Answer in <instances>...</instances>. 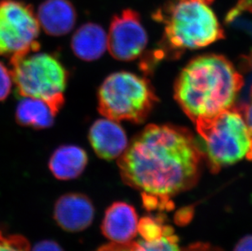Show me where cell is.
<instances>
[{
	"instance_id": "obj_1",
	"label": "cell",
	"mask_w": 252,
	"mask_h": 251,
	"mask_svg": "<svg viewBox=\"0 0 252 251\" xmlns=\"http://www.w3.org/2000/svg\"><path fill=\"white\" fill-rule=\"evenodd\" d=\"M202 154L187 129L150 125L119 157L122 178L146 196L167 198L197 182Z\"/></svg>"
},
{
	"instance_id": "obj_2",
	"label": "cell",
	"mask_w": 252,
	"mask_h": 251,
	"mask_svg": "<svg viewBox=\"0 0 252 251\" xmlns=\"http://www.w3.org/2000/svg\"><path fill=\"white\" fill-rule=\"evenodd\" d=\"M243 86L233 64L220 55L209 54L191 61L175 85V98L195 124L233 108Z\"/></svg>"
},
{
	"instance_id": "obj_3",
	"label": "cell",
	"mask_w": 252,
	"mask_h": 251,
	"mask_svg": "<svg viewBox=\"0 0 252 251\" xmlns=\"http://www.w3.org/2000/svg\"><path fill=\"white\" fill-rule=\"evenodd\" d=\"M214 0H177L155 15L165 24V40L173 50L205 48L224 38V31L211 7Z\"/></svg>"
},
{
	"instance_id": "obj_4",
	"label": "cell",
	"mask_w": 252,
	"mask_h": 251,
	"mask_svg": "<svg viewBox=\"0 0 252 251\" xmlns=\"http://www.w3.org/2000/svg\"><path fill=\"white\" fill-rule=\"evenodd\" d=\"M202 157L212 171L236 163L248 156L252 137L243 113L235 108L195 123Z\"/></svg>"
},
{
	"instance_id": "obj_5",
	"label": "cell",
	"mask_w": 252,
	"mask_h": 251,
	"mask_svg": "<svg viewBox=\"0 0 252 251\" xmlns=\"http://www.w3.org/2000/svg\"><path fill=\"white\" fill-rule=\"evenodd\" d=\"M38 51L10 59L13 83L20 96L47 102L57 114L64 103L68 72L56 56Z\"/></svg>"
},
{
	"instance_id": "obj_6",
	"label": "cell",
	"mask_w": 252,
	"mask_h": 251,
	"mask_svg": "<svg viewBox=\"0 0 252 251\" xmlns=\"http://www.w3.org/2000/svg\"><path fill=\"white\" fill-rule=\"evenodd\" d=\"M157 101L150 83L130 72H117L105 78L98 91V109L114 121L141 124Z\"/></svg>"
},
{
	"instance_id": "obj_7",
	"label": "cell",
	"mask_w": 252,
	"mask_h": 251,
	"mask_svg": "<svg viewBox=\"0 0 252 251\" xmlns=\"http://www.w3.org/2000/svg\"><path fill=\"white\" fill-rule=\"evenodd\" d=\"M40 26L33 7L19 0H0V57L9 59L39 50Z\"/></svg>"
},
{
	"instance_id": "obj_8",
	"label": "cell",
	"mask_w": 252,
	"mask_h": 251,
	"mask_svg": "<svg viewBox=\"0 0 252 251\" xmlns=\"http://www.w3.org/2000/svg\"><path fill=\"white\" fill-rule=\"evenodd\" d=\"M107 48L115 59L129 62L140 56L148 43V36L140 15L125 9L111 20L107 35Z\"/></svg>"
},
{
	"instance_id": "obj_9",
	"label": "cell",
	"mask_w": 252,
	"mask_h": 251,
	"mask_svg": "<svg viewBox=\"0 0 252 251\" xmlns=\"http://www.w3.org/2000/svg\"><path fill=\"white\" fill-rule=\"evenodd\" d=\"M89 141L95 154L106 160L119 157L128 146L123 127L107 118L99 119L91 126Z\"/></svg>"
},
{
	"instance_id": "obj_10",
	"label": "cell",
	"mask_w": 252,
	"mask_h": 251,
	"mask_svg": "<svg viewBox=\"0 0 252 251\" xmlns=\"http://www.w3.org/2000/svg\"><path fill=\"white\" fill-rule=\"evenodd\" d=\"M94 217V207L84 195L69 193L57 201L54 218L60 227L69 232H79L90 225Z\"/></svg>"
},
{
	"instance_id": "obj_11",
	"label": "cell",
	"mask_w": 252,
	"mask_h": 251,
	"mask_svg": "<svg viewBox=\"0 0 252 251\" xmlns=\"http://www.w3.org/2000/svg\"><path fill=\"white\" fill-rule=\"evenodd\" d=\"M138 219L132 206L125 202H116L105 212L102 232L114 243L127 244L138 231Z\"/></svg>"
},
{
	"instance_id": "obj_12",
	"label": "cell",
	"mask_w": 252,
	"mask_h": 251,
	"mask_svg": "<svg viewBox=\"0 0 252 251\" xmlns=\"http://www.w3.org/2000/svg\"><path fill=\"white\" fill-rule=\"evenodd\" d=\"M37 18L48 34L63 36L74 29L77 12L69 0H44L39 5Z\"/></svg>"
},
{
	"instance_id": "obj_13",
	"label": "cell",
	"mask_w": 252,
	"mask_h": 251,
	"mask_svg": "<svg viewBox=\"0 0 252 251\" xmlns=\"http://www.w3.org/2000/svg\"><path fill=\"white\" fill-rule=\"evenodd\" d=\"M107 42V34L101 26L86 23L72 37V51L79 59L92 62L99 59L105 53Z\"/></svg>"
},
{
	"instance_id": "obj_14",
	"label": "cell",
	"mask_w": 252,
	"mask_h": 251,
	"mask_svg": "<svg viewBox=\"0 0 252 251\" xmlns=\"http://www.w3.org/2000/svg\"><path fill=\"white\" fill-rule=\"evenodd\" d=\"M87 164L88 155L83 149L75 145H63L51 157L49 168L58 180H69L80 176Z\"/></svg>"
},
{
	"instance_id": "obj_15",
	"label": "cell",
	"mask_w": 252,
	"mask_h": 251,
	"mask_svg": "<svg viewBox=\"0 0 252 251\" xmlns=\"http://www.w3.org/2000/svg\"><path fill=\"white\" fill-rule=\"evenodd\" d=\"M53 108L43 100L23 97L16 110V119L20 125L34 129L50 127L57 115Z\"/></svg>"
},
{
	"instance_id": "obj_16",
	"label": "cell",
	"mask_w": 252,
	"mask_h": 251,
	"mask_svg": "<svg viewBox=\"0 0 252 251\" xmlns=\"http://www.w3.org/2000/svg\"><path fill=\"white\" fill-rule=\"evenodd\" d=\"M131 251H181L179 249L178 240L171 227L165 228L162 237L153 241H138L131 243Z\"/></svg>"
},
{
	"instance_id": "obj_17",
	"label": "cell",
	"mask_w": 252,
	"mask_h": 251,
	"mask_svg": "<svg viewBox=\"0 0 252 251\" xmlns=\"http://www.w3.org/2000/svg\"><path fill=\"white\" fill-rule=\"evenodd\" d=\"M166 226L155 219L145 217L138 223V232L145 241H153L162 237L164 233Z\"/></svg>"
},
{
	"instance_id": "obj_18",
	"label": "cell",
	"mask_w": 252,
	"mask_h": 251,
	"mask_svg": "<svg viewBox=\"0 0 252 251\" xmlns=\"http://www.w3.org/2000/svg\"><path fill=\"white\" fill-rule=\"evenodd\" d=\"M0 251H30V247L24 237L0 232Z\"/></svg>"
},
{
	"instance_id": "obj_19",
	"label": "cell",
	"mask_w": 252,
	"mask_h": 251,
	"mask_svg": "<svg viewBox=\"0 0 252 251\" xmlns=\"http://www.w3.org/2000/svg\"><path fill=\"white\" fill-rule=\"evenodd\" d=\"M13 84L12 72L0 62V101L8 96Z\"/></svg>"
},
{
	"instance_id": "obj_20",
	"label": "cell",
	"mask_w": 252,
	"mask_h": 251,
	"mask_svg": "<svg viewBox=\"0 0 252 251\" xmlns=\"http://www.w3.org/2000/svg\"><path fill=\"white\" fill-rule=\"evenodd\" d=\"M31 251H63L62 248L54 242L45 241L36 245Z\"/></svg>"
},
{
	"instance_id": "obj_21",
	"label": "cell",
	"mask_w": 252,
	"mask_h": 251,
	"mask_svg": "<svg viewBox=\"0 0 252 251\" xmlns=\"http://www.w3.org/2000/svg\"><path fill=\"white\" fill-rule=\"evenodd\" d=\"M242 113H243V116H244L246 123L248 124L252 137V90H251L249 101H248V104H246L243 112H242Z\"/></svg>"
},
{
	"instance_id": "obj_22",
	"label": "cell",
	"mask_w": 252,
	"mask_h": 251,
	"mask_svg": "<svg viewBox=\"0 0 252 251\" xmlns=\"http://www.w3.org/2000/svg\"><path fill=\"white\" fill-rule=\"evenodd\" d=\"M96 251H131V242L127 244L112 243L102 247Z\"/></svg>"
},
{
	"instance_id": "obj_23",
	"label": "cell",
	"mask_w": 252,
	"mask_h": 251,
	"mask_svg": "<svg viewBox=\"0 0 252 251\" xmlns=\"http://www.w3.org/2000/svg\"><path fill=\"white\" fill-rule=\"evenodd\" d=\"M234 251H252V236H248L241 240Z\"/></svg>"
},
{
	"instance_id": "obj_24",
	"label": "cell",
	"mask_w": 252,
	"mask_h": 251,
	"mask_svg": "<svg viewBox=\"0 0 252 251\" xmlns=\"http://www.w3.org/2000/svg\"><path fill=\"white\" fill-rule=\"evenodd\" d=\"M235 7L243 12H252V0H239Z\"/></svg>"
},
{
	"instance_id": "obj_25",
	"label": "cell",
	"mask_w": 252,
	"mask_h": 251,
	"mask_svg": "<svg viewBox=\"0 0 252 251\" xmlns=\"http://www.w3.org/2000/svg\"><path fill=\"white\" fill-rule=\"evenodd\" d=\"M186 251H220L218 250L214 249L210 247L207 245L197 244L194 245L193 247H189L188 250Z\"/></svg>"
},
{
	"instance_id": "obj_26",
	"label": "cell",
	"mask_w": 252,
	"mask_h": 251,
	"mask_svg": "<svg viewBox=\"0 0 252 251\" xmlns=\"http://www.w3.org/2000/svg\"><path fill=\"white\" fill-rule=\"evenodd\" d=\"M247 157H248L249 160H252V145H251V149L250 151H249V153H248V156H247Z\"/></svg>"
}]
</instances>
